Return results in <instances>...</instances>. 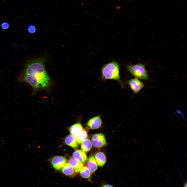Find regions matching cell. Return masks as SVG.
I'll use <instances>...</instances> for the list:
<instances>
[{
    "mask_svg": "<svg viewBox=\"0 0 187 187\" xmlns=\"http://www.w3.org/2000/svg\"><path fill=\"white\" fill-rule=\"evenodd\" d=\"M102 120L100 115L95 116L90 119L86 123L87 125L92 129L99 128L101 126Z\"/></svg>",
    "mask_w": 187,
    "mask_h": 187,
    "instance_id": "cell-7",
    "label": "cell"
},
{
    "mask_svg": "<svg viewBox=\"0 0 187 187\" xmlns=\"http://www.w3.org/2000/svg\"><path fill=\"white\" fill-rule=\"evenodd\" d=\"M83 130V126L79 123H77L72 125L69 128L71 134L75 137Z\"/></svg>",
    "mask_w": 187,
    "mask_h": 187,
    "instance_id": "cell-10",
    "label": "cell"
},
{
    "mask_svg": "<svg viewBox=\"0 0 187 187\" xmlns=\"http://www.w3.org/2000/svg\"><path fill=\"white\" fill-rule=\"evenodd\" d=\"M80 174L82 177L85 178H89L91 175V172L88 167H83L80 170Z\"/></svg>",
    "mask_w": 187,
    "mask_h": 187,
    "instance_id": "cell-17",
    "label": "cell"
},
{
    "mask_svg": "<svg viewBox=\"0 0 187 187\" xmlns=\"http://www.w3.org/2000/svg\"><path fill=\"white\" fill-rule=\"evenodd\" d=\"M28 30L29 33L30 34H33L36 32V28L34 25H29L28 27Z\"/></svg>",
    "mask_w": 187,
    "mask_h": 187,
    "instance_id": "cell-18",
    "label": "cell"
},
{
    "mask_svg": "<svg viewBox=\"0 0 187 187\" xmlns=\"http://www.w3.org/2000/svg\"><path fill=\"white\" fill-rule=\"evenodd\" d=\"M101 78L103 81L107 80L117 81L122 88L124 87L119 75V66L115 61H112L103 65L101 70Z\"/></svg>",
    "mask_w": 187,
    "mask_h": 187,
    "instance_id": "cell-2",
    "label": "cell"
},
{
    "mask_svg": "<svg viewBox=\"0 0 187 187\" xmlns=\"http://www.w3.org/2000/svg\"><path fill=\"white\" fill-rule=\"evenodd\" d=\"M9 24L8 23L6 22L3 23L1 25L2 28L4 30L7 29L9 28Z\"/></svg>",
    "mask_w": 187,
    "mask_h": 187,
    "instance_id": "cell-19",
    "label": "cell"
},
{
    "mask_svg": "<svg viewBox=\"0 0 187 187\" xmlns=\"http://www.w3.org/2000/svg\"><path fill=\"white\" fill-rule=\"evenodd\" d=\"M183 187H187V182L185 183Z\"/></svg>",
    "mask_w": 187,
    "mask_h": 187,
    "instance_id": "cell-22",
    "label": "cell"
},
{
    "mask_svg": "<svg viewBox=\"0 0 187 187\" xmlns=\"http://www.w3.org/2000/svg\"><path fill=\"white\" fill-rule=\"evenodd\" d=\"M81 148L84 152L89 151L92 147V143L90 140L88 139L85 140L81 143Z\"/></svg>",
    "mask_w": 187,
    "mask_h": 187,
    "instance_id": "cell-15",
    "label": "cell"
},
{
    "mask_svg": "<svg viewBox=\"0 0 187 187\" xmlns=\"http://www.w3.org/2000/svg\"><path fill=\"white\" fill-rule=\"evenodd\" d=\"M45 57L31 59L25 64L23 72L17 78L19 82L27 83L33 88V94L40 90L48 89L52 81L45 70Z\"/></svg>",
    "mask_w": 187,
    "mask_h": 187,
    "instance_id": "cell-1",
    "label": "cell"
},
{
    "mask_svg": "<svg viewBox=\"0 0 187 187\" xmlns=\"http://www.w3.org/2000/svg\"><path fill=\"white\" fill-rule=\"evenodd\" d=\"M127 83L134 93L139 92L144 86L143 83L137 78H134L128 80Z\"/></svg>",
    "mask_w": 187,
    "mask_h": 187,
    "instance_id": "cell-6",
    "label": "cell"
},
{
    "mask_svg": "<svg viewBox=\"0 0 187 187\" xmlns=\"http://www.w3.org/2000/svg\"><path fill=\"white\" fill-rule=\"evenodd\" d=\"M72 156L73 158L82 163L86 162L88 160L85 153L83 151L80 150L75 151L73 153Z\"/></svg>",
    "mask_w": 187,
    "mask_h": 187,
    "instance_id": "cell-8",
    "label": "cell"
},
{
    "mask_svg": "<svg viewBox=\"0 0 187 187\" xmlns=\"http://www.w3.org/2000/svg\"><path fill=\"white\" fill-rule=\"evenodd\" d=\"M95 158L98 165L102 167L105 164L106 160L105 154L103 152H99L95 155Z\"/></svg>",
    "mask_w": 187,
    "mask_h": 187,
    "instance_id": "cell-11",
    "label": "cell"
},
{
    "mask_svg": "<svg viewBox=\"0 0 187 187\" xmlns=\"http://www.w3.org/2000/svg\"><path fill=\"white\" fill-rule=\"evenodd\" d=\"M87 166L91 173H94L97 169V164L94 156L92 155L89 157Z\"/></svg>",
    "mask_w": 187,
    "mask_h": 187,
    "instance_id": "cell-13",
    "label": "cell"
},
{
    "mask_svg": "<svg viewBox=\"0 0 187 187\" xmlns=\"http://www.w3.org/2000/svg\"><path fill=\"white\" fill-rule=\"evenodd\" d=\"M126 67L129 72L136 78L145 80L149 79L144 65L139 63L135 65H127Z\"/></svg>",
    "mask_w": 187,
    "mask_h": 187,
    "instance_id": "cell-3",
    "label": "cell"
},
{
    "mask_svg": "<svg viewBox=\"0 0 187 187\" xmlns=\"http://www.w3.org/2000/svg\"><path fill=\"white\" fill-rule=\"evenodd\" d=\"M66 159L64 157L57 156L54 157L51 160L53 167L56 170H59L66 163Z\"/></svg>",
    "mask_w": 187,
    "mask_h": 187,
    "instance_id": "cell-5",
    "label": "cell"
},
{
    "mask_svg": "<svg viewBox=\"0 0 187 187\" xmlns=\"http://www.w3.org/2000/svg\"><path fill=\"white\" fill-rule=\"evenodd\" d=\"M174 112L175 113H176L179 114L181 116L183 119L185 120H186L184 114L182 112L181 110L179 109H177L175 110Z\"/></svg>",
    "mask_w": 187,
    "mask_h": 187,
    "instance_id": "cell-20",
    "label": "cell"
},
{
    "mask_svg": "<svg viewBox=\"0 0 187 187\" xmlns=\"http://www.w3.org/2000/svg\"><path fill=\"white\" fill-rule=\"evenodd\" d=\"M91 143L95 147L101 148L105 145L106 142L103 134L101 133L94 135L91 138Z\"/></svg>",
    "mask_w": 187,
    "mask_h": 187,
    "instance_id": "cell-4",
    "label": "cell"
},
{
    "mask_svg": "<svg viewBox=\"0 0 187 187\" xmlns=\"http://www.w3.org/2000/svg\"><path fill=\"white\" fill-rule=\"evenodd\" d=\"M102 187H113L112 186L109 185V184H106L102 186Z\"/></svg>",
    "mask_w": 187,
    "mask_h": 187,
    "instance_id": "cell-21",
    "label": "cell"
},
{
    "mask_svg": "<svg viewBox=\"0 0 187 187\" xmlns=\"http://www.w3.org/2000/svg\"><path fill=\"white\" fill-rule=\"evenodd\" d=\"M88 137V134L86 131L83 130L76 136L75 137L76 139L79 144H81Z\"/></svg>",
    "mask_w": 187,
    "mask_h": 187,
    "instance_id": "cell-16",
    "label": "cell"
},
{
    "mask_svg": "<svg viewBox=\"0 0 187 187\" xmlns=\"http://www.w3.org/2000/svg\"><path fill=\"white\" fill-rule=\"evenodd\" d=\"M65 142L67 145L74 149H77L78 147V144L75 137L71 135H69L66 137Z\"/></svg>",
    "mask_w": 187,
    "mask_h": 187,
    "instance_id": "cell-12",
    "label": "cell"
},
{
    "mask_svg": "<svg viewBox=\"0 0 187 187\" xmlns=\"http://www.w3.org/2000/svg\"><path fill=\"white\" fill-rule=\"evenodd\" d=\"M62 173L66 176H72L75 172L74 169L69 163H66L62 168Z\"/></svg>",
    "mask_w": 187,
    "mask_h": 187,
    "instance_id": "cell-14",
    "label": "cell"
},
{
    "mask_svg": "<svg viewBox=\"0 0 187 187\" xmlns=\"http://www.w3.org/2000/svg\"><path fill=\"white\" fill-rule=\"evenodd\" d=\"M68 162L76 172H78L83 167V163L74 158H70L68 160Z\"/></svg>",
    "mask_w": 187,
    "mask_h": 187,
    "instance_id": "cell-9",
    "label": "cell"
}]
</instances>
